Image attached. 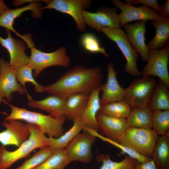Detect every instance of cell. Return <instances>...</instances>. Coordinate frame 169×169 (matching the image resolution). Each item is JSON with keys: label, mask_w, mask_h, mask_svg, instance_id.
Masks as SVG:
<instances>
[{"label": "cell", "mask_w": 169, "mask_h": 169, "mask_svg": "<svg viewBox=\"0 0 169 169\" xmlns=\"http://www.w3.org/2000/svg\"><path fill=\"white\" fill-rule=\"evenodd\" d=\"M103 75L100 67L87 68L75 66L54 83L44 87L45 92L65 99L70 94L80 93L87 95L101 87Z\"/></svg>", "instance_id": "cell-1"}, {"label": "cell", "mask_w": 169, "mask_h": 169, "mask_svg": "<svg viewBox=\"0 0 169 169\" xmlns=\"http://www.w3.org/2000/svg\"><path fill=\"white\" fill-rule=\"evenodd\" d=\"M3 103L9 106L11 109L10 113L4 118V120H23L28 123L37 125L49 137L57 138L64 134L63 125L66 117L59 119L50 115H46L28 110L13 105L5 99Z\"/></svg>", "instance_id": "cell-2"}, {"label": "cell", "mask_w": 169, "mask_h": 169, "mask_svg": "<svg viewBox=\"0 0 169 169\" xmlns=\"http://www.w3.org/2000/svg\"><path fill=\"white\" fill-rule=\"evenodd\" d=\"M26 124L30 131V136L17 149L10 151L4 146L0 145V169H7L34 150L48 146L47 137L40 128L32 124L27 123Z\"/></svg>", "instance_id": "cell-3"}, {"label": "cell", "mask_w": 169, "mask_h": 169, "mask_svg": "<svg viewBox=\"0 0 169 169\" xmlns=\"http://www.w3.org/2000/svg\"><path fill=\"white\" fill-rule=\"evenodd\" d=\"M158 137L152 128L129 127L118 142L144 156L151 158Z\"/></svg>", "instance_id": "cell-4"}, {"label": "cell", "mask_w": 169, "mask_h": 169, "mask_svg": "<svg viewBox=\"0 0 169 169\" xmlns=\"http://www.w3.org/2000/svg\"><path fill=\"white\" fill-rule=\"evenodd\" d=\"M101 32L115 42L121 51L126 60L124 66L125 72L132 76H141L137 65L139 54L133 48L124 31L120 28L105 27Z\"/></svg>", "instance_id": "cell-5"}, {"label": "cell", "mask_w": 169, "mask_h": 169, "mask_svg": "<svg viewBox=\"0 0 169 169\" xmlns=\"http://www.w3.org/2000/svg\"><path fill=\"white\" fill-rule=\"evenodd\" d=\"M157 82L151 76L135 79L125 89L124 100L131 108L148 106Z\"/></svg>", "instance_id": "cell-6"}, {"label": "cell", "mask_w": 169, "mask_h": 169, "mask_svg": "<svg viewBox=\"0 0 169 169\" xmlns=\"http://www.w3.org/2000/svg\"><path fill=\"white\" fill-rule=\"evenodd\" d=\"M29 64L34 70V75L38 77L46 68L54 66H60L68 67L70 65V60L66 50L61 47L51 53L43 52L34 46L30 48Z\"/></svg>", "instance_id": "cell-7"}, {"label": "cell", "mask_w": 169, "mask_h": 169, "mask_svg": "<svg viewBox=\"0 0 169 169\" xmlns=\"http://www.w3.org/2000/svg\"><path fill=\"white\" fill-rule=\"evenodd\" d=\"M169 59L168 43L161 49H150L147 63L141 72V76H157L169 88Z\"/></svg>", "instance_id": "cell-8"}, {"label": "cell", "mask_w": 169, "mask_h": 169, "mask_svg": "<svg viewBox=\"0 0 169 169\" xmlns=\"http://www.w3.org/2000/svg\"><path fill=\"white\" fill-rule=\"evenodd\" d=\"M47 5L41 10L54 9L70 15L76 24L77 28L80 32L84 31L86 25L83 17V12L90 6L89 0H46Z\"/></svg>", "instance_id": "cell-9"}, {"label": "cell", "mask_w": 169, "mask_h": 169, "mask_svg": "<svg viewBox=\"0 0 169 169\" xmlns=\"http://www.w3.org/2000/svg\"><path fill=\"white\" fill-rule=\"evenodd\" d=\"M83 131L78 134L65 148L70 162L78 161L89 163L92 159L91 147L96 137L88 131Z\"/></svg>", "instance_id": "cell-10"}, {"label": "cell", "mask_w": 169, "mask_h": 169, "mask_svg": "<svg viewBox=\"0 0 169 169\" xmlns=\"http://www.w3.org/2000/svg\"><path fill=\"white\" fill-rule=\"evenodd\" d=\"M117 8L103 7L96 12L84 10L82 16L85 24L97 32L105 27L120 28V23Z\"/></svg>", "instance_id": "cell-11"}, {"label": "cell", "mask_w": 169, "mask_h": 169, "mask_svg": "<svg viewBox=\"0 0 169 169\" xmlns=\"http://www.w3.org/2000/svg\"><path fill=\"white\" fill-rule=\"evenodd\" d=\"M15 92L21 95L26 94L29 100L33 99L17 80L16 70L9 65V62L0 59V94L8 102H10L13 99V93Z\"/></svg>", "instance_id": "cell-12"}, {"label": "cell", "mask_w": 169, "mask_h": 169, "mask_svg": "<svg viewBox=\"0 0 169 169\" xmlns=\"http://www.w3.org/2000/svg\"><path fill=\"white\" fill-rule=\"evenodd\" d=\"M39 1V0H32L29 4L24 7L13 9H9L0 16V26L6 28L7 30L14 33L24 41L28 47L34 44L31 37L28 34L22 35L18 33L14 29L13 24L16 19L27 11H32V15L34 17H40L42 13Z\"/></svg>", "instance_id": "cell-13"}, {"label": "cell", "mask_w": 169, "mask_h": 169, "mask_svg": "<svg viewBox=\"0 0 169 169\" xmlns=\"http://www.w3.org/2000/svg\"><path fill=\"white\" fill-rule=\"evenodd\" d=\"M111 2L116 8H119L121 11L118 14L120 28L134 21H153L163 17L153 9L145 6L135 7L120 0H112Z\"/></svg>", "instance_id": "cell-14"}, {"label": "cell", "mask_w": 169, "mask_h": 169, "mask_svg": "<svg viewBox=\"0 0 169 169\" xmlns=\"http://www.w3.org/2000/svg\"><path fill=\"white\" fill-rule=\"evenodd\" d=\"M2 125L5 128L0 132V143L3 146L14 145L18 147L30 136V131L26 124L20 120H4Z\"/></svg>", "instance_id": "cell-15"}, {"label": "cell", "mask_w": 169, "mask_h": 169, "mask_svg": "<svg viewBox=\"0 0 169 169\" xmlns=\"http://www.w3.org/2000/svg\"><path fill=\"white\" fill-rule=\"evenodd\" d=\"M7 33L6 38L0 36V44L9 53V65L16 70L28 64L29 56L26 54L25 50L28 47L23 41L13 38L10 31L7 30Z\"/></svg>", "instance_id": "cell-16"}, {"label": "cell", "mask_w": 169, "mask_h": 169, "mask_svg": "<svg viewBox=\"0 0 169 169\" xmlns=\"http://www.w3.org/2000/svg\"><path fill=\"white\" fill-rule=\"evenodd\" d=\"M147 22L146 21H139L132 24L127 23L123 26L133 48L145 62L147 60L150 50L145 43Z\"/></svg>", "instance_id": "cell-17"}, {"label": "cell", "mask_w": 169, "mask_h": 169, "mask_svg": "<svg viewBox=\"0 0 169 169\" xmlns=\"http://www.w3.org/2000/svg\"><path fill=\"white\" fill-rule=\"evenodd\" d=\"M107 81L101 87L102 91L100 99L101 106L110 102L124 100L125 89L121 86L117 80V73L113 63L107 64Z\"/></svg>", "instance_id": "cell-18"}, {"label": "cell", "mask_w": 169, "mask_h": 169, "mask_svg": "<svg viewBox=\"0 0 169 169\" xmlns=\"http://www.w3.org/2000/svg\"><path fill=\"white\" fill-rule=\"evenodd\" d=\"M96 119L99 130L106 137L118 142L129 127L126 119L109 116L100 111Z\"/></svg>", "instance_id": "cell-19"}, {"label": "cell", "mask_w": 169, "mask_h": 169, "mask_svg": "<svg viewBox=\"0 0 169 169\" xmlns=\"http://www.w3.org/2000/svg\"><path fill=\"white\" fill-rule=\"evenodd\" d=\"M65 101L64 99L51 95L39 100H29L27 105L31 107L46 111L53 117L60 119L65 117Z\"/></svg>", "instance_id": "cell-20"}, {"label": "cell", "mask_w": 169, "mask_h": 169, "mask_svg": "<svg viewBox=\"0 0 169 169\" xmlns=\"http://www.w3.org/2000/svg\"><path fill=\"white\" fill-rule=\"evenodd\" d=\"M101 87L93 90L89 95L85 108L81 116L80 120L87 126L98 131L99 130L96 116L101 107L99 94Z\"/></svg>", "instance_id": "cell-21"}, {"label": "cell", "mask_w": 169, "mask_h": 169, "mask_svg": "<svg viewBox=\"0 0 169 169\" xmlns=\"http://www.w3.org/2000/svg\"><path fill=\"white\" fill-rule=\"evenodd\" d=\"M89 95L80 93L70 95L65 99V116L73 121L80 117L87 104Z\"/></svg>", "instance_id": "cell-22"}, {"label": "cell", "mask_w": 169, "mask_h": 169, "mask_svg": "<svg viewBox=\"0 0 169 169\" xmlns=\"http://www.w3.org/2000/svg\"><path fill=\"white\" fill-rule=\"evenodd\" d=\"M151 24L155 29V34L146 45L150 49H161L168 43L169 39V19L163 17L152 21Z\"/></svg>", "instance_id": "cell-23"}, {"label": "cell", "mask_w": 169, "mask_h": 169, "mask_svg": "<svg viewBox=\"0 0 169 169\" xmlns=\"http://www.w3.org/2000/svg\"><path fill=\"white\" fill-rule=\"evenodd\" d=\"M152 113L148 106L131 108L126 119L129 127L152 128Z\"/></svg>", "instance_id": "cell-24"}, {"label": "cell", "mask_w": 169, "mask_h": 169, "mask_svg": "<svg viewBox=\"0 0 169 169\" xmlns=\"http://www.w3.org/2000/svg\"><path fill=\"white\" fill-rule=\"evenodd\" d=\"M151 159L157 169L169 168V135L158 137L153 149Z\"/></svg>", "instance_id": "cell-25"}, {"label": "cell", "mask_w": 169, "mask_h": 169, "mask_svg": "<svg viewBox=\"0 0 169 169\" xmlns=\"http://www.w3.org/2000/svg\"><path fill=\"white\" fill-rule=\"evenodd\" d=\"M72 126L58 138L47 137L48 146L53 150L64 149L69 143L83 130L85 125L79 117L74 119Z\"/></svg>", "instance_id": "cell-26"}, {"label": "cell", "mask_w": 169, "mask_h": 169, "mask_svg": "<svg viewBox=\"0 0 169 169\" xmlns=\"http://www.w3.org/2000/svg\"><path fill=\"white\" fill-rule=\"evenodd\" d=\"M168 88L159 79L148 105L152 111L169 110Z\"/></svg>", "instance_id": "cell-27"}, {"label": "cell", "mask_w": 169, "mask_h": 169, "mask_svg": "<svg viewBox=\"0 0 169 169\" xmlns=\"http://www.w3.org/2000/svg\"><path fill=\"white\" fill-rule=\"evenodd\" d=\"M70 162L65 148L56 149L44 161L33 169H64Z\"/></svg>", "instance_id": "cell-28"}, {"label": "cell", "mask_w": 169, "mask_h": 169, "mask_svg": "<svg viewBox=\"0 0 169 169\" xmlns=\"http://www.w3.org/2000/svg\"><path fill=\"white\" fill-rule=\"evenodd\" d=\"M131 108L125 100L113 101L101 107L100 112L107 115L119 118L127 119Z\"/></svg>", "instance_id": "cell-29"}, {"label": "cell", "mask_w": 169, "mask_h": 169, "mask_svg": "<svg viewBox=\"0 0 169 169\" xmlns=\"http://www.w3.org/2000/svg\"><path fill=\"white\" fill-rule=\"evenodd\" d=\"M97 160L102 162L100 169H133L138 161L127 155L120 161L112 160L108 154H99Z\"/></svg>", "instance_id": "cell-30"}, {"label": "cell", "mask_w": 169, "mask_h": 169, "mask_svg": "<svg viewBox=\"0 0 169 169\" xmlns=\"http://www.w3.org/2000/svg\"><path fill=\"white\" fill-rule=\"evenodd\" d=\"M152 128L158 136L169 135V110L152 111Z\"/></svg>", "instance_id": "cell-31"}, {"label": "cell", "mask_w": 169, "mask_h": 169, "mask_svg": "<svg viewBox=\"0 0 169 169\" xmlns=\"http://www.w3.org/2000/svg\"><path fill=\"white\" fill-rule=\"evenodd\" d=\"M33 70L32 67L28 64L16 70V75L17 80L26 89V84L30 83L33 85L34 90L36 92H44V87L38 83L34 79L33 74Z\"/></svg>", "instance_id": "cell-32"}, {"label": "cell", "mask_w": 169, "mask_h": 169, "mask_svg": "<svg viewBox=\"0 0 169 169\" xmlns=\"http://www.w3.org/2000/svg\"><path fill=\"white\" fill-rule=\"evenodd\" d=\"M89 131L96 137H98L105 141L107 142L121 150L122 152L128 156L136 160L140 163H143L151 160V158L144 156L138 153L128 147L120 143L100 135L97 131L92 129Z\"/></svg>", "instance_id": "cell-33"}, {"label": "cell", "mask_w": 169, "mask_h": 169, "mask_svg": "<svg viewBox=\"0 0 169 169\" xmlns=\"http://www.w3.org/2000/svg\"><path fill=\"white\" fill-rule=\"evenodd\" d=\"M53 150L48 146L42 147L31 157L13 169H33L44 161Z\"/></svg>", "instance_id": "cell-34"}, {"label": "cell", "mask_w": 169, "mask_h": 169, "mask_svg": "<svg viewBox=\"0 0 169 169\" xmlns=\"http://www.w3.org/2000/svg\"><path fill=\"white\" fill-rule=\"evenodd\" d=\"M80 43L84 49L88 52L100 53L106 57H109L105 48L101 46L97 37L92 33H86L82 35Z\"/></svg>", "instance_id": "cell-35"}, {"label": "cell", "mask_w": 169, "mask_h": 169, "mask_svg": "<svg viewBox=\"0 0 169 169\" xmlns=\"http://www.w3.org/2000/svg\"><path fill=\"white\" fill-rule=\"evenodd\" d=\"M126 3L133 6L139 4L148 7L160 14V6L156 0H125Z\"/></svg>", "instance_id": "cell-36"}, {"label": "cell", "mask_w": 169, "mask_h": 169, "mask_svg": "<svg viewBox=\"0 0 169 169\" xmlns=\"http://www.w3.org/2000/svg\"><path fill=\"white\" fill-rule=\"evenodd\" d=\"M133 169H157L152 159L143 163L137 162Z\"/></svg>", "instance_id": "cell-37"}, {"label": "cell", "mask_w": 169, "mask_h": 169, "mask_svg": "<svg viewBox=\"0 0 169 169\" xmlns=\"http://www.w3.org/2000/svg\"><path fill=\"white\" fill-rule=\"evenodd\" d=\"M160 14L161 16L169 19V0H167L163 5L160 6Z\"/></svg>", "instance_id": "cell-38"}, {"label": "cell", "mask_w": 169, "mask_h": 169, "mask_svg": "<svg viewBox=\"0 0 169 169\" xmlns=\"http://www.w3.org/2000/svg\"><path fill=\"white\" fill-rule=\"evenodd\" d=\"M9 8L2 0H0V16Z\"/></svg>", "instance_id": "cell-39"}, {"label": "cell", "mask_w": 169, "mask_h": 169, "mask_svg": "<svg viewBox=\"0 0 169 169\" xmlns=\"http://www.w3.org/2000/svg\"><path fill=\"white\" fill-rule=\"evenodd\" d=\"M4 100V99H3V98L0 94V104L2 102H3Z\"/></svg>", "instance_id": "cell-40"}, {"label": "cell", "mask_w": 169, "mask_h": 169, "mask_svg": "<svg viewBox=\"0 0 169 169\" xmlns=\"http://www.w3.org/2000/svg\"><path fill=\"white\" fill-rule=\"evenodd\" d=\"M168 169H169V168H168Z\"/></svg>", "instance_id": "cell-41"}]
</instances>
